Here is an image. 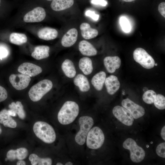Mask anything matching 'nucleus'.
<instances>
[{"label":"nucleus","mask_w":165,"mask_h":165,"mask_svg":"<svg viewBox=\"0 0 165 165\" xmlns=\"http://www.w3.org/2000/svg\"><path fill=\"white\" fill-rule=\"evenodd\" d=\"M79 112V105L75 102L67 101L63 104L58 113V120L62 124H69L75 119Z\"/></svg>","instance_id":"obj_1"},{"label":"nucleus","mask_w":165,"mask_h":165,"mask_svg":"<svg viewBox=\"0 0 165 165\" xmlns=\"http://www.w3.org/2000/svg\"><path fill=\"white\" fill-rule=\"evenodd\" d=\"M33 130L36 137L46 143L51 144L55 140L56 135L54 129L46 122H36L33 125Z\"/></svg>","instance_id":"obj_2"},{"label":"nucleus","mask_w":165,"mask_h":165,"mask_svg":"<svg viewBox=\"0 0 165 165\" xmlns=\"http://www.w3.org/2000/svg\"><path fill=\"white\" fill-rule=\"evenodd\" d=\"M53 86L52 82L49 80L46 79L40 81L30 89L28 92L30 99L34 102L39 101L51 89Z\"/></svg>","instance_id":"obj_3"},{"label":"nucleus","mask_w":165,"mask_h":165,"mask_svg":"<svg viewBox=\"0 0 165 165\" xmlns=\"http://www.w3.org/2000/svg\"><path fill=\"white\" fill-rule=\"evenodd\" d=\"M80 129L75 137L77 144L82 145L85 143L87 134L94 124V120L90 116H84L79 119Z\"/></svg>","instance_id":"obj_4"},{"label":"nucleus","mask_w":165,"mask_h":165,"mask_svg":"<svg viewBox=\"0 0 165 165\" xmlns=\"http://www.w3.org/2000/svg\"><path fill=\"white\" fill-rule=\"evenodd\" d=\"M105 136L102 130L98 127H95L91 129L86 138L87 147L92 149L100 148L105 141Z\"/></svg>","instance_id":"obj_5"},{"label":"nucleus","mask_w":165,"mask_h":165,"mask_svg":"<svg viewBox=\"0 0 165 165\" xmlns=\"http://www.w3.org/2000/svg\"><path fill=\"white\" fill-rule=\"evenodd\" d=\"M123 147L130 150V158L134 163H138L142 161L145 156V152L141 147L138 146L133 139L128 138L123 144Z\"/></svg>","instance_id":"obj_6"},{"label":"nucleus","mask_w":165,"mask_h":165,"mask_svg":"<svg viewBox=\"0 0 165 165\" xmlns=\"http://www.w3.org/2000/svg\"><path fill=\"white\" fill-rule=\"evenodd\" d=\"M134 60L143 68L149 69L153 68L155 64L153 58L143 49L136 48L133 53Z\"/></svg>","instance_id":"obj_7"},{"label":"nucleus","mask_w":165,"mask_h":165,"mask_svg":"<svg viewBox=\"0 0 165 165\" xmlns=\"http://www.w3.org/2000/svg\"><path fill=\"white\" fill-rule=\"evenodd\" d=\"M114 116L123 124L131 126L134 119L131 113L123 106L117 105L115 106L112 110Z\"/></svg>","instance_id":"obj_8"},{"label":"nucleus","mask_w":165,"mask_h":165,"mask_svg":"<svg viewBox=\"0 0 165 165\" xmlns=\"http://www.w3.org/2000/svg\"><path fill=\"white\" fill-rule=\"evenodd\" d=\"M9 79L13 87L18 90H21L27 87L31 80L30 77L21 73L11 74Z\"/></svg>","instance_id":"obj_9"},{"label":"nucleus","mask_w":165,"mask_h":165,"mask_svg":"<svg viewBox=\"0 0 165 165\" xmlns=\"http://www.w3.org/2000/svg\"><path fill=\"white\" fill-rule=\"evenodd\" d=\"M46 16L45 10L42 7H38L27 13L23 18L27 23L38 22L42 21Z\"/></svg>","instance_id":"obj_10"},{"label":"nucleus","mask_w":165,"mask_h":165,"mask_svg":"<svg viewBox=\"0 0 165 165\" xmlns=\"http://www.w3.org/2000/svg\"><path fill=\"white\" fill-rule=\"evenodd\" d=\"M122 105L131 113L135 119H138L145 114V111L143 108L128 98L123 100L122 102Z\"/></svg>","instance_id":"obj_11"},{"label":"nucleus","mask_w":165,"mask_h":165,"mask_svg":"<svg viewBox=\"0 0 165 165\" xmlns=\"http://www.w3.org/2000/svg\"><path fill=\"white\" fill-rule=\"evenodd\" d=\"M18 71L21 74L30 77H33L41 73L42 69L39 66L33 64L25 62L19 66Z\"/></svg>","instance_id":"obj_12"},{"label":"nucleus","mask_w":165,"mask_h":165,"mask_svg":"<svg viewBox=\"0 0 165 165\" xmlns=\"http://www.w3.org/2000/svg\"><path fill=\"white\" fill-rule=\"evenodd\" d=\"M104 63L108 72L112 73L120 67L121 61L118 56H107L104 59Z\"/></svg>","instance_id":"obj_13"},{"label":"nucleus","mask_w":165,"mask_h":165,"mask_svg":"<svg viewBox=\"0 0 165 165\" xmlns=\"http://www.w3.org/2000/svg\"><path fill=\"white\" fill-rule=\"evenodd\" d=\"M78 36L77 30L74 28L69 30L63 36L61 40L62 46L69 47L73 45L76 41Z\"/></svg>","instance_id":"obj_14"},{"label":"nucleus","mask_w":165,"mask_h":165,"mask_svg":"<svg viewBox=\"0 0 165 165\" xmlns=\"http://www.w3.org/2000/svg\"><path fill=\"white\" fill-rule=\"evenodd\" d=\"M105 84L108 93L110 95H113L119 89L120 83L117 77L111 75L105 79Z\"/></svg>","instance_id":"obj_15"},{"label":"nucleus","mask_w":165,"mask_h":165,"mask_svg":"<svg viewBox=\"0 0 165 165\" xmlns=\"http://www.w3.org/2000/svg\"><path fill=\"white\" fill-rule=\"evenodd\" d=\"M28 154V151L27 149L21 147L16 150H10L7 153L6 157L8 160L11 161L16 159L21 160L26 158Z\"/></svg>","instance_id":"obj_16"},{"label":"nucleus","mask_w":165,"mask_h":165,"mask_svg":"<svg viewBox=\"0 0 165 165\" xmlns=\"http://www.w3.org/2000/svg\"><path fill=\"white\" fill-rule=\"evenodd\" d=\"M79 49L80 53L85 56H94L97 53V51L94 46L86 40H82L79 42Z\"/></svg>","instance_id":"obj_17"},{"label":"nucleus","mask_w":165,"mask_h":165,"mask_svg":"<svg viewBox=\"0 0 165 165\" xmlns=\"http://www.w3.org/2000/svg\"><path fill=\"white\" fill-rule=\"evenodd\" d=\"M82 36L86 39L95 38L98 35L97 30L91 28L90 24L87 23H83L80 26Z\"/></svg>","instance_id":"obj_18"},{"label":"nucleus","mask_w":165,"mask_h":165,"mask_svg":"<svg viewBox=\"0 0 165 165\" xmlns=\"http://www.w3.org/2000/svg\"><path fill=\"white\" fill-rule=\"evenodd\" d=\"M58 34V32L56 29L49 27H45L38 31V35L41 39L50 40L56 38Z\"/></svg>","instance_id":"obj_19"},{"label":"nucleus","mask_w":165,"mask_h":165,"mask_svg":"<svg viewBox=\"0 0 165 165\" xmlns=\"http://www.w3.org/2000/svg\"><path fill=\"white\" fill-rule=\"evenodd\" d=\"M0 123L6 127L15 128L17 126L16 122L8 114L6 109H3L0 112Z\"/></svg>","instance_id":"obj_20"},{"label":"nucleus","mask_w":165,"mask_h":165,"mask_svg":"<svg viewBox=\"0 0 165 165\" xmlns=\"http://www.w3.org/2000/svg\"><path fill=\"white\" fill-rule=\"evenodd\" d=\"M74 3V0H53L50 6L53 10L59 11L70 8Z\"/></svg>","instance_id":"obj_21"},{"label":"nucleus","mask_w":165,"mask_h":165,"mask_svg":"<svg viewBox=\"0 0 165 165\" xmlns=\"http://www.w3.org/2000/svg\"><path fill=\"white\" fill-rule=\"evenodd\" d=\"M74 83L78 86L80 90L83 92L89 90L90 86L87 78L82 74H79L76 76L74 80Z\"/></svg>","instance_id":"obj_22"},{"label":"nucleus","mask_w":165,"mask_h":165,"mask_svg":"<svg viewBox=\"0 0 165 165\" xmlns=\"http://www.w3.org/2000/svg\"><path fill=\"white\" fill-rule=\"evenodd\" d=\"M50 47L47 46H39L36 47L31 54L32 57L37 60L47 58L49 56Z\"/></svg>","instance_id":"obj_23"},{"label":"nucleus","mask_w":165,"mask_h":165,"mask_svg":"<svg viewBox=\"0 0 165 165\" xmlns=\"http://www.w3.org/2000/svg\"><path fill=\"white\" fill-rule=\"evenodd\" d=\"M106 78V74L103 71H101L93 76L91 79V83L95 89L98 91L101 90Z\"/></svg>","instance_id":"obj_24"},{"label":"nucleus","mask_w":165,"mask_h":165,"mask_svg":"<svg viewBox=\"0 0 165 165\" xmlns=\"http://www.w3.org/2000/svg\"><path fill=\"white\" fill-rule=\"evenodd\" d=\"M80 69L85 75L90 74L93 70L92 61L89 57H85L79 60V63Z\"/></svg>","instance_id":"obj_25"},{"label":"nucleus","mask_w":165,"mask_h":165,"mask_svg":"<svg viewBox=\"0 0 165 165\" xmlns=\"http://www.w3.org/2000/svg\"><path fill=\"white\" fill-rule=\"evenodd\" d=\"M61 68L65 75L69 78H72L76 75V72L73 62L70 60L66 59L63 62Z\"/></svg>","instance_id":"obj_26"},{"label":"nucleus","mask_w":165,"mask_h":165,"mask_svg":"<svg viewBox=\"0 0 165 165\" xmlns=\"http://www.w3.org/2000/svg\"><path fill=\"white\" fill-rule=\"evenodd\" d=\"M29 159L32 165H51L52 164V160L51 158H40L34 153L30 155Z\"/></svg>","instance_id":"obj_27"},{"label":"nucleus","mask_w":165,"mask_h":165,"mask_svg":"<svg viewBox=\"0 0 165 165\" xmlns=\"http://www.w3.org/2000/svg\"><path fill=\"white\" fill-rule=\"evenodd\" d=\"M9 41L13 44L20 45L27 42V38L24 34L13 32L10 35Z\"/></svg>","instance_id":"obj_28"},{"label":"nucleus","mask_w":165,"mask_h":165,"mask_svg":"<svg viewBox=\"0 0 165 165\" xmlns=\"http://www.w3.org/2000/svg\"><path fill=\"white\" fill-rule=\"evenodd\" d=\"M9 108L14 110L21 119H24L26 117V114L23 108V106L20 101L16 103L13 102L9 105Z\"/></svg>","instance_id":"obj_29"},{"label":"nucleus","mask_w":165,"mask_h":165,"mask_svg":"<svg viewBox=\"0 0 165 165\" xmlns=\"http://www.w3.org/2000/svg\"><path fill=\"white\" fill-rule=\"evenodd\" d=\"M156 94L152 90H149L146 91L143 94L142 99L143 101L148 104L153 103Z\"/></svg>","instance_id":"obj_30"},{"label":"nucleus","mask_w":165,"mask_h":165,"mask_svg":"<svg viewBox=\"0 0 165 165\" xmlns=\"http://www.w3.org/2000/svg\"><path fill=\"white\" fill-rule=\"evenodd\" d=\"M155 106L160 110L165 108V97L161 94L156 95L154 103Z\"/></svg>","instance_id":"obj_31"},{"label":"nucleus","mask_w":165,"mask_h":165,"mask_svg":"<svg viewBox=\"0 0 165 165\" xmlns=\"http://www.w3.org/2000/svg\"><path fill=\"white\" fill-rule=\"evenodd\" d=\"M119 23L122 29L124 32L128 33L130 32L131 25L129 21L126 17L121 16L119 19Z\"/></svg>","instance_id":"obj_32"},{"label":"nucleus","mask_w":165,"mask_h":165,"mask_svg":"<svg viewBox=\"0 0 165 165\" xmlns=\"http://www.w3.org/2000/svg\"><path fill=\"white\" fill-rule=\"evenodd\" d=\"M165 143L160 144L157 146L156 152L157 155L160 157L165 158Z\"/></svg>","instance_id":"obj_33"},{"label":"nucleus","mask_w":165,"mask_h":165,"mask_svg":"<svg viewBox=\"0 0 165 165\" xmlns=\"http://www.w3.org/2000/svg\"><path fill=\"white\" fill-rule=\"evenodd\" d=\"M86 16L91 18L94 20L97 21L98 20L99 17V15L96 14L95 12L90 10H87L85 13Z\"/></svg>","instance_id":"obj_34"},{"label":"nucleus","mask_w":165,"mask_h":165,"mask_svg":"<svg viewBox=\"0 0 165 165\" xmlns=\"http://www.w3.org/2000/svg\"><path fill=\"white\" fill-rule=\"evenodd\" d=\"M8 94L6 89L0 86V102H2L6 99Z\"/></svg>","instance_id":"obj_35"},{"label":"nucleus","mask_w":165,"mask_h":165,"mask_svg":"<svg viewBox=\"0 0 165 165\" xmlns=\"http://www.w3.org/2000/svg\"><path fill=\"white\" fill-rule=\"evenodd\" d=\"M8 53V50L5 47L0 46V59L6 57Z\"/></svg>","instance_id":"obj_36"},{"label":"nucleus","mask_w":165,"mask_h":165,"mask_svg":"<svg viewBox=\"0 0 165 165\" xmlns=\"http://www.w3.org/2000/svg\"><path fill=\"white\" fill-rule=\"evenodd\" d=\"M91 2L94 5H98L103 6H106L108 4L107 2L105 0H91Z\"/></svg>","instance_id":"obj_37"},{"label":"nucleus","mask_w":165,"mask_h":165,"mask_svg":"<svg viewBox=\"0 0 165 165\" xmlns=\"http://www.w3.org/2000/svg\"><path fill=\"white\" fill-rule=\"evenodd\" d=\"M158 9L159 12L164 18L165 17V3L162 2L159 5Z\"/></svg>","instance_id":"obj_38"},{"label":"nucleus","mask_w":165,"mask_h":165,"mask_svg":"<svg viewBox=\"0 0 165 165\" xmlns=\"http://www.w3.org/2000/svg\"><path fill=\"white\" fill-rule=\"evenodd\" d=\"M7 111L8 114L11 116L13 117L16 116L17 114L14 110L10 109Z\"/></svg>","instance_id":"obj_39"},{"label":"nucleus","mask_w":165,"mask_h":165,"mask_svg":"<svg viewBox=\"0 0 165 165\" xmlns=\"http://www.w3.org/2000/svg\"><path fill=\"white\" fill-rule=\"evenodd\" d=\"M161 135L162 138L165 140V126H164L162 129Z\"/></svg>","instance_id":"obj_40"},{"label":"nucleus","mask_w":165,"mask_h":165,"mask_svg":"<svg viewBox=\"0 0 165 165\" xmlns=\"http://www.w3.org/2000/svg\"><path fill=\"white\" fill-rule=\"evenodd\" d=\"M26 164L25 162L23 160H19L16 163L17 165H25Z\"/></svg>","instance_id":"obj_41"},{"label":"nucleus","mask_w":165,"mask_h":165,"mask_svg":"<svg viewBox=\"0 0 165 165\" xmlns=\"http://www.w3.org/2000/svg\"><path fill=\"white\" fill-rule=\"evenodd\" d=\"M65 164V165H72L73 163L71 162L68 161Z\"/></svg>","instance_id":"obj_42"},{"label":"nucleus","mask_w":165,"mask_h":165,"mask_svg":"<svg viewBox=\"0 0 165 165\" xmlns=\"http://www.w3.org/2000/svg\"><path fill=\"white\" fill-rule=\"evenodd\" d=\"M122 0L125 2H130L134 1L136 0Z\"/></svg>","instance_id":"obj_43"},{"label":"nucleus","mask_w":165,"mask_h":165,"mask_svg":"<svg viewBox=\"0 0 165 165\" xmlns=\"http://www.w3.org/2000/svg\"><path fill=\"white\" fill-rule=\"evenodd\" d=\"M56 165H63V164L60 162H58L57 163Z\"/></svg>","instance_id":"obj_44"},{"label":"nucleus","mask_w":165,"mask_h":165,"mask_svg":"<svg viewBox=\"0 0 165 165\" xmlns=\"http://www.w3.org/2000/svg\"><path fill=\"white\" fill-rule=\"evenodd\" d=\"M2 132V130L0 126V134H1Z\"/></svg>","instance_id":"obj_45"},{"label":"nucleus","mask_w":165,"mask_h":165,"mask_svg":"<svg viewBox=\"0 0 165 165\" xmlns=\"http://www.w3.org/2000/svg\"><path fill=\"white\" fill-rule=\"evenodd\" d=\"M8 160V159H7V158H5V160L6 161H7Z\"/></svg>","instance_id":"obj_46"},{"label":"nucleus","mask_w":165,"mask_h":165,"mask_svg":"<svg viewBox=\"0 0 165 165\" xmlns=\"http://www.w3.org/2000/svg\"><path fill=\"white\" fill-rule=\"evenodd\" d=\"M122 94L123 95H125V92H123V93H122Z\"/></svg>","instance_id":"obj_47"},{"label":"nucleus","mask_w":165,"mask_h":165,"mask_svg":"<svg viewBox=\"0 0 165 165\" xmlns=\"http://www.w3.org/2000/svg\"><path fill=\"white\" fill-rule=\"evenodd\" d=\"M157 64H155V66H157Z\"/></svg>","instance_id":"obj_48"},{"label":"nucleus","mask_w":165,"mask_h":165,"mask_svg":"<svg viewBox=\"0 0 165 165\" xmlns=\"http://www.w3.org/2000/svg\"><path fill=\"white\" fill-rule=\"evenodd\" d=\"M47 0L50 1H51V0Z\"/></svg>","instance_id":"obj_49"},{"label":"nucleus","mask_w":165,"mask_h":165,"mask_svg":"<svg viewBox=\"0 0 165 165\" xmlns=\"http://www.w3.org/2000/svg\"><path fill=\"white\" fill-rule=\"evenodd\" d=\"M152 143V142H151V143Z\"/></svg>","instance_id":"obj_50"},{"label":"nucleus","mask_w":165,"mask_h":165,"mask_svg":"<svg viewBox=\"0 0 165 165\" xmlns=\"http://www.w3.org/2000/svg\"><path fill=\"white\" fill-rule=\"evenodd\" d=\"M0 2H1V0H0Z\"/></svg>","instance_id":"obj_51"}]
</instances>
